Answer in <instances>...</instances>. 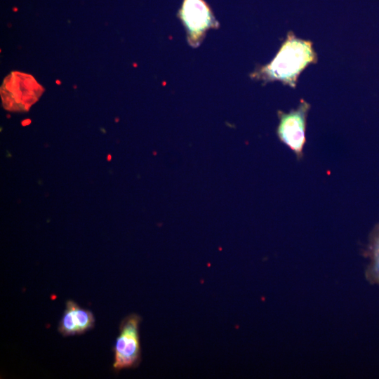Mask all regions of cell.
<instances>
[{"label":"cell","instance_id":"obj_1","mask_svg":"<svg viewBox=\"0 0 379 379\" xmlns=\"http://www.w3.org/2000/svg\"><path fill=\"white\" fill-rule=\"evenodd\" d=\"M317 62L313 43L289 32L273 60L259 66L251 77L263 82L279 81L295 88L300 73L310 64Z\"/></svg>","mask_w":379,"mask_h":379},{"label":"cell","instance_id":"obj_2","mask_svg":"<svg viewBox=\"0 0 379 379\" xmlns=\"http://www.w3.org/2000/svg\"><path fill=\"white\" fill-rule=\"evenodd\" d=\"M140 321L141 317L136 314H129L121 321L119 334L114 347V371L135 368L139 365L141 360L139 335Z\"/></svg>","mask_w":379,"mask_h":379},{"label":"cell","instance_id":"obj_3","mask_svg":"<svg viewBox=\"0 0 379 379\" xmlns=\"http://www.w3.org/2000/svg\"><path fill=\"white\" fill-rule=\"evenodd\" d=\"M178 17L187 31L188 43L194 48L200 45L208 30L219 26L204 0H183Z\"/></svg>","mask_w":379,"mask_h":379},{"label":"cell","instance_id":"obj_4","mask_svg":"<svg viewBox=\"0 0 379 379\" xmlns=\"http://www.w3.org/2000/svg\"><path fill=\"white\" fill-rule=\"evenodd\" d=\"M310 108V104L301 100L298 107L288 113L278 111L279 123L277 130V135L295 154L298 159L303 156L307 117Z\"/></svg>","mask_w":379,"mask_h":379},{"label":"cell","instance_id":"obj_5","mask_svg":"<svg viewBox=\"0 0 379 379\" xmlns=\"http://www.w3.org/2000/svg\"><path fill=\"white\" fill-rule=\"evenodd\" d=\"M93 313L81 307L73 300H67L58 331L63 336L82 334L94 326Z\"/></svg>","mask_w":379,"mask_h":379},{"label":"cell","instance_id":"obj_6","mask_svg":"<svg viewBox=\"0 0 379 379\" xmlns=\"http://www.w3.org/2000/svg\"><path fill=\"white\" fill-rule=\"evenodd\" d=\"M368 253L371 259L368 276L371 281L379 284V223L371 234Z\"/></svg>","mask_w":379,"mask_h":379}]
</instances>
